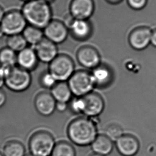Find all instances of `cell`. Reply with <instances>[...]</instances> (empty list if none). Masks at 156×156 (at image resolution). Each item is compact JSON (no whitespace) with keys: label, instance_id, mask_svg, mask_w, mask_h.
<instances>
[{"label":"cell","instance_id":"38","mask_svg":"<svg viewBox=\"0 0 156 156\" xmlns=\"http://www.w3.org/2000/svg\"><path fill=\"white\" fill-rule=\"evenodd\" d=\"M90 156H104L100 154H96V153H94V154H91V155Z\"/></svg>","mask_w":156,"mask_h":156},{"label":"cell","instance_id":"36","mask_svg":"<svg viewBox=\"0 0 156 156\" xmlns=\"http://www.w3.org/2000/svg\"><path fill=\"white\" fill-rule=\"evenodd\" d=\"M108 2L112 3H119L122 1V0H108Z\"/></svg>","mask_w":156,"mask_h":156},{"label":"cell","instance_id":"20","mask_svg":"<svg viewBox=\"0 0 156 156\" xmlns=\"http://www.w3.org/2000/svg\"><path fill=\"white\" fill-rule=\"evenodd\" d=\"M50 93L56 102L68 103L71 100L73 95L67 81L57 82L51 89Z\"/></svg>","mask_w":156,"mask_h":156},{"label":"cell","instance_id":"41","mask_svg":"<svg viewBox=\"0 0 156 156\" xmlns=\"http://www.w3.org/2000/svg\"><path fill=\"white\" fill-rule=\"evenodd\" d=\"M27 156H34V155H33V154H29V155H28Z\"/></svg>","mask_w":156,"mask_h":156},{"label":"cell","instance_id":"31","mask_svg":"<svg viewBox=\"0 0 156 156\" xmlns=\"http://www.w3.org/2000/svg\"><path fill=\"white\" fill-rule=\"evenodd\" d=\"M69 107V103L65 102H56V110L59 112H63L67 110Z\"/></svg>","mask_w":156,"mask_h":156},{"label":"cell","instance_id":"23","mask_svg":"<svg viewBox=\"0 0 156 156\" xmlns=\"http://www.w3.org/2000/svg\"><path fill=\"white\" fill-rule=\"evenodd\" d=\"M17 53L7 46L0 49V65L12 67L17 65Z\"/></svg>","mask_w":156,"mask_h":156},{"label":"cell","instance_id":"19","mask_svg":"<svg viewBox=\"0 0 156 156\" xmlns=\"http://www.w3.org/2000/svg\"><path fill=\"white\" fill-rule=\"evenodd\" d=\"M91 147L94 153L106 156L112 151L113 141L105 134L98 135Z\"/></svg>","mask_w":156,"mask_h":156},{"label":"cell","instance_id":"32","mask_svg":"<svg viewBox=\"0 0 156 156\" xmlns=\"http://www.w3.org/2000/svg\"><path fill=\"white\" fill-rule=\"evenodd\" d=\"M7 95L2 88L0 89V108L5 105L7 102Z\"/></svg>","mask_w":156,"mask_h":156},{"label":"cell","instance_id":"2","mask_svg":"<svg viewBox=\"0 0 156 156\" xmlns=\"http://www.w3.org/2000/svg\"><path fill=\"white\" fill-rule=\"evenodd\" d=\"M21 11L28 25L43 30L53 19L51 5L42 0H33L24 3Z\"/></svg>","mask_w":156,"mask_h":156},{"label":"cell","instance_id":"9","mask_svg":"<svg viewBox=\"0 0 156 156\" xmlns=\"http://www.w3.org/2000/svg\"><path fill=\"white\" fill-rule=\"evenodd\" d=\"M83 98V114L88 118H95L104 110L105 103L100 94L91 92Z\"/></svg>","mask_w":156,"mask_h":156},{"label":"cell","instance_id":"3","mask_svg":"<svg viewBox=\"0 0 156 156\" xmlns=\"http://www.w3.org/2000/svg\"><path fill=\"white\" fill-rule=\"evenodd\" d=\"M54 137L46 130H39L33 134L28 142L30 154L35 156H51L56 145Z\"/></svg>","mask_w":156,"mask_h":156},{"label":"cell","instance_id":"15","mask_svg":"<svg viewBox=\"0 0 156 156\" xmlns=\"http://www.w3.org/2000/svg\"><path fill=\"white\" fill-rule=\"evenodd\" d=\"M152 31L147 27L137 28L130 33L129 42L131 47L137 50H142L151 44Z\"/></svg>","mask_w":156,"mask_h":156},{"label":"cell","instance_id":"6","mask_svg":"<svg viewBox=\"0 0 156 156\" xmlns=\"http://www.w3.org/2000/svg\"><path fill=\"white\" fill-rule=\"evenodd\" d=\"M72 93L76 97H83L91 93L95 87L91 72L75 71L67 81Z\"/></svg>","mask_w":156,"mask_h":156},{"label":"cell","instance_id":"37","mask_svg":"<svg viewBox=\"0 0 156 156\" xmlns=\"http://www.w3.org/2000/svg\"><path fill=\"white\" fill-rule=\"evenodd\" d=\"M42 1H44L45 2L49 4V5H51L52 3L55 2V1L56 0H42Z\"/></svg>","mask_w":156,"mask_h":156},{"label":"cell","instance_id":"5","mask_svg":"<svg viewBox=\"0 0 156 156\" xmlns=\"http://www.w3.org/2000/svg\"><path fill=\"white\" fill-rule=\"evenodd\" d=\"M32 81L30 72L16 65L11 67L5 79V86L11 91L22 93L30 88Z\"/></svg>","mask_w":156,"mask_h":156},{"label":"cell","instance_id":"18","mask_svg":"<svg viewBox=\"0 0 156 156\" xmlns=\"http://www.w3.org/2000/svg\"><path fill=\"white\" fill-rule=\"evenodd\" d=\"M72 35L78 40L86 39L90 34L91 25L87 20L74 19L69 27Z\"/></svg>","mask_w":156,"mask_h":156},{"label":"cell","instance_id":"16","mask_svg":"<svg viewBox=\"0 0 156 156\" xmlns=\"http://www.w3.org/2000/svg\"><path fill=\"white\" fill-rule=\"evenodd\" d=\"M78 62L83 67L94 69L100 65L101 58L98 51L90 47L81 48L76 54Z\"/></svg>","mask_w":156,"mask_h":156},{"label":"cell","instance_id":"11","mask_svg":"<svg viewBox=\"0 0 156 156\" xmlns=\"http://www.w3.org/2000/svg\"><path fill=\"white\" fill-rule=\"evenodd\" d=\"M56 101L51 93L42 91L37 94L34 100V106L37 112L44 117H49L56 110Z\"/></svg>","mask_w":156,"mask_h":156},{"label":"cell","instance_id":"12","mask_svg":"<svg viewBox=\"0 0 156 156\" xmlns=\"http://www.w3.org/2000/svg\"><path fill=\"white\" fill-rule=\"evenodd\" d=\"M94 11L93 0H72L69 5L70 14L77 20H88Z\"/></svg>","mask_w":156,"mask_h":156},{"label":"cell","instance_id":"39","mask_svg":"<svg viewBox=\"0 0 156 156\" xmlns=\"http://www.w3.org/2000/svg\"><path fill=\"white\" fill-rule=\"evenodd\" d=\"M21 1H22L23 2H24V3H25L30 2V1H33V0H21Z\"/></svg>","mask_w":156,"mask_h":156},{"label":"cell","instance_id":"26","mask_svg":"<svg viewBox=\"0 0 156 156\" xmlns=\"http://www.w3.org/2000/svg\"><path fill=\"white\" fill-rule=\"evenodd\" d=\"M39 83L42 87L45 89H52L56 84L57 81L55 79L48 70L44 71L41 74L39 78Z\"/></svg>","mask_w":156,"mask_h":156},{"label":"cell","instance_id":"30","mask_svg":"<svg viewBox=\"0 0 156 156\" xmlns=\"http://www.w3.org/2000/svg\"><path fill=\"white\" fill-rule=\"evenodd\" d=\"M11 68L0 65V89L5 85V79Z\"/></svg>","mask_w":156,"mask_h":156},{"label":"cell","instance_id":"28","mask_svg":"<svg viewBox=\"0 0 156 156\" xmlns=\"http://www.w3.org/2000/svg\"><path fill=\"white\" fill-rule=\"evenodd\" d=\"M69 106L72 112L74 113H83V98L82 97H76L72 98L69 102Z\"/></svg>","mask_w":156,"mask_h":156},{"label":"cell","instance_id":"4","mask_svg":"<svg viewBox=\"0 0 156 156\" xmlns=\"http://www.w3.org/2000/svg\"><path fill=\"white\" fill-rule=\"evenodd\" d=\"M48 70L57 82L67 81L75 72V65L71 57L64 54H59L49 64Z\"/></svg>","mask_w":156,"mask_h":156},{"label":"cell","instance_id":"21","mask_svg":"<svg viewBox=\"0 0 156 156\" xmlns=\"http://www.w3.org/2000/svg\"><path fill=\"white\" fill-rule=\"evenodd\" d=\"M22 34L28 46L34 47L44 38V30L35 26L27 25Z\"/></svg>","mask_w":156,"mask_h":156},{"label":"cell","instance_id":"34","mask_svg":"<svg viewBox=\"0 0 156 156\" xmlns=\"http://www.w3.org/2000/svg\"><path fill=\"white\" fill-rule=\"evenodd\" d=\"M5 9H3V8L0 5V23L5 16Z\"/></svg>","mask_w":156,"mask_h":156},{"label":"cell","instance_id":"35","mask_svg":"<svg viewBox=\"0 0 156 156\" xmlns=\"http://www.w3.org/2000/svg\"><path fill=\"white\" fill-rule=\"evenodd\" d=\"M5 34L2 28L1 27V26L0 25V39H2L3 37L5 36Z\"/></svg>","mask_w":156,"mask_h":156},{"label":"cell","instance_id":"24","mask_svg":"<svg viewBox=\"0 0 156 156\" xmlns=\"http://www.w3.org/2000/svg\"><path fill=\"white\" fill-rule=\"evenodd\" d=\"M7 37L6 46L17 53L29 46L22 34L12 35Z\"/></svg>","mask_w":156,"mask_h":156},{"label":"cell","instance_id":"10","mask_svg":"<svg viewBox=\"0 0 156 156\" xmlns=\"http://www.w3.org/2000/svg\"><path fill=\"white\" fill-rule=\"evenodd\" d=\"M40 62L49 64L59 54L57 44L44 37L41 41L33 47Z\"/></svg>","mask_w":156,"mask_h":156},{"label":"cell","instance_id":"33","mask_svg":"<svg viewBox=\"0 0 156 156\" xmlns=\"http://www.w3.org/2000/svg\"><path fill=\"white\" fill-rule=\"evenodd\" d=\"M151 44L154 47H156V30L152 32Z\"/></svg>","mask_w":156,"mask_h":156},{"label":"cell","instance_id":"40","mask_svg":"<svg viewBox=\"0 0 156 156\" xmlns=\"http://www.w3.org/2000/svg\"><path fill=\"white\" fill-rule=\"evenodd\" d=\"M0 156H4V154H3V153H1V152H0Z\"/></svg>","mask_w":156,"mask_h":156},{"label":"cell","instance_id":"27","mask_svg":"<svg viewBox=\"0 0 156 156\" xmlns=\"http://www.w3.org/2000/svg\"><path fill=\"white\" fill-rule=\"evenodd\" d=\"M105 134L112 141L115 142L123 135V129L117 124H111L106 127Z\"/></svg>","mask_w":156,"mask_h":156},{"label":"cell","instance_id":"22","mask_svg":"<svg viewBox=\"0 0 156 156\" xmlns=\"http://www.w3.org/2000/svg\"><path fill=\"white\" fill-rule=\"evenodd\" d=\"M5 156H26V148L20 141H8L3 149Z\"/></svg>","mask_w":156,"mask_h":156},{"label":"cell","instance_id":"13","mask_svg":"<svg viewBox=\"0 0 156 156\" xmlns=\"http://www.w3.org/2000/svg\"><path fill=\"white\" fill-rule=\"evenodd\" d=\"M115 142L117 151L122 156H134L140 149L138 139L132 135L123 134Z\"/></svg>","mask_w":156,"mask_h":156},{"label":"cell","instance_id":"29","mask_svg":"<svg viewBox=\"0 0 156 156\" xmlns=\"http://www.w3.org/2000/svg\"><path fill=\"white\" fill-rule=\"evenodd\" d=\"M147 0H127L129 7L134 10H141L145 7Z\"/></svg>","mask_w":156,"mask_h":156},{"label":"cell","instance_id":"17","mask_svg":"<svg viewBox=\"0 0 156 156\" xmlns=\"http://www.w3.org/2000/svg\"><path fill=\"white\" fill-rule=\"evenodd\" d=\"M95 87L104 88L112 80V73L108 67L100 64L93 69L91 72Z\"/></svg>","mask_w":156,"mask_h":156},{"label":"cell","instance_id":"1","mask_svg":"<svg viewBox=\"0 0 156 156\" xmlns=\"http://www.w3.org/2000/svg\"><path fill=\"white\" fill-rule=\"evenodd\" d=\"M67 134L72 143L80 147L91 145L98 136L95 122L91 118L80 117L72 120L67 127Z\"/></svg>","mask_w":156,"mask_h":156},{"label":"cell","instance_id":"8","mask_svg":"<svg viewBox=\"0 0 156 156\" xmlns=\"http://www.w3.org/2000/svg\"><path fill=\"white\" fill-rule=\"evenodd\" d=\"M44 32L46 39L58 45L66 41L69 30L63 21L52 19L44 28Z\"/></svg>","mask_w":156,"mask_h":156},{"label":"cell","instance_id":"25","mask_svg":"<svg viewBox=\"0 0 156 156\" xmlns=\"http://www.w3.org/2000/svg\"><path fill=\"white\" fill-rule=\"evenodd\" d=\"M51 156H76L73 146L66 141H59L56 143Z\"/></svg>","mask_w":156,"mask_h":156},{"label":"cell","instance_id":"14","mask_svg":"<svg viewBox=\"0 0 156 156\" xmlns=\"http://www.w3.org/2000/svg\"><path fill=\"white\" fill-rule=\"evenodd\" d=\"M39 58L34 48L28 46L17 53V65L28 72L33 71L39 65Z\"/></svg>","mask_w":156,"mask_h":156},{"label":"cell","instance_id":"7","mask_svg":"<svg viewBox=\"0 0 156 156\" xmlns=\"http://www.w3.org/2000/svg\"><path fill=\"white\" fill-rule=\"evenodd\" d=\"M27 23L21 10L11 9L5 11L0 25L5 35L22 34Z\"/></svg>","mask_w":156,"mask_h":156}]
</instances>
